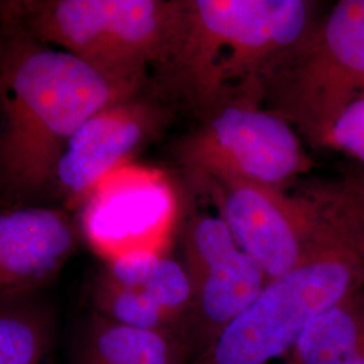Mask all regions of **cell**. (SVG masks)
<instances>
[{
	"instance_id": "15",
	"label": "cell",
	"mask_w": 364,
	"mask_h": 364,
	"mask_svg": "<svg viewBox=\"0 0 364 364\" xmlns=\"http://www.w3.org/2000/svg\"><path fill=\"white\" fill-rule=\"evenodd\" d=\"M53 341V311L38 294L0 301V364H49Z\"/></svg>"
},
{
	"instance_id": "13",
	"label": "cell",
	"mask_w": 364,
	"mask_h": 364,
	"mask_svg": "<svg viewBox=\"0 0 364 364\" xmlns=\"http://www.w3.org/2000/svg\"><path fill=\"white\" fill-rule=\"evenodd\" d=\"M73 364H192L178 335L122 326L95 313L78 333Z\"/></svg>"
},
{
	"instance_id": "16",
	"label": "cell",
	"mask_w": 364,
	"mask_h": 364,
	"mask_svg": "<svg viewBox=\"0 0 364 364\" xmlns=\"http://www.w3.org/2000/svg\"><path fill=\"white\" fill-rule=\"evenodd\" d=\"M326 147L350 154L364 166V99L338 117L328 136Z\"/></svg>"
},
{
	"instance_id": "10",
	"label": "cell",
	"mask_w": 364,
	"mask_h": 364,
	"mask_svg": "<svg viewBox=\"0 0 364 364\" xmlns=\"http://www.w3.org/2000/svg\"><path fill=\"white\" fill-rule=\"evenodd\" d=\"M81 209V237L108 260L131 251H164L176 201L162 174L126 165L107 176Z\"/></svg>"
},
{
	"instance_id": "4",
	"label": "cell",
	"mask_w": 364,
	"mask_h": 364,
	"mask_svg": "<svg viewBox=\"0 0 364 364\" xmlns=\"http://www.w3.org/2000/svg\"><path fill=\"white\" fill-rule=\"evenodd\" d=\"M180 0L1 1L0 19L139 92L169 50Z\"/></svg>"
},
{
	"instance_id": "12",
	"label": "cell",
	"mask_w": 364,
	"mask_h": 364,
	"mask_svg": "<svg viewBox=\"0 0 364 364\" xmlns=\"http://www.w3.org/2000/svg\"><path fill=\"white\" fill-rule=\"evenodd\" d=\"M80 239L77 221L64 209L0 207V301L38 294L64 269Z\"/></svg>"
},
{
	"instance_id": "6",
	"label": "cell",
	"mask_w": 364,
	"mask_h": 364,
	"mask_svg": "<svg viewBox=\"0 0 364 364\" xmlns=\"http://www.w3.org/2000/svg\"><path fill=\"white\" fill-rule=\"evenodd\" d=\"M177 153L192 178L282 189L312 165L289 123L250 105H230L205 119Z\"/></svg>"
},
{
	"instance_id": "9",
	"label": "cell",
	"mask_w": 364,
	"mask_h": 364,
	"mask_svg": "<svg viewBox=\"0 0 364 364\" xmlns=\"http://www.w3.org/2000/svg\"><path fill=\"white\" fill-rule=\"evenodd\" d=\"M88 294L91 313L122 326L178 335L186 341L191 281L181 262L164 251L139 250L105 260Z\"/></svg>"
},
{
	"instance_id": "11",
	"label": "cell",
	"mask_w": 364,
	"mask_h": 364,
	"mask_svg": "<svg viewBox=\"0 0 364 364\" xmlns=\"http://www.w3.org/2000/svg\"><path fill=\"white\" fill-rule=\"evenodd\" d=\"M168 111L138 96L105 107L87 119L68 141L52 188L70 207H81L112 171L126 166L166 123Z\"/></svg>"
},
{
	"instance_id": "5",
	"label": "cell",
	"mask_w": 364,
	"mask_h": 364,
	"mask_svg": "<svg viewBox=\"0 0 364 364\" xmlns=\"http://www.w3.org/2000/svg\"><path fill=\"white\" fill-rule=\"evenodd\" d=\"M362 99L364 0H341L270 72L262 108L326 147L338 117Z\"/></svg>"
},
{
	"instance_id": "14",
	"label": "cell",
	"mask_w": 364,
	"mask_h": 364,
	"mask_svg": "<svg viewBox=\"0 0 364 364\" xmlns=\"http://www.w3.org/2000/svg\"><path fill=\"white\" fill-rule=\"evenodd\" d=\"M287 364H364V287L312 321Z\"/></svg>"
},
{
	"instance_id": "2",
	"label": "cell",
	"mask_w": 364,
	"mask_h": 364,
	"mask_svg": "<svg viewBox=\"0 0 364 364\" xmlns=\"http://www.w3.org/2000/svg\"><path fill=\"white\" fill-rule=\"evenodd\" d=\"M3 27L0 186L22 200L52 188L64 147L87 119L138 92L19 27Z\"/></svg>"
},
{
	"instance_id": "3",
	"label": "cell",
	"mask_w": 364,
	"mask_h": 364,
	"mask_svg": "<svg viewBox=\"0 0 364 364\" xmlns=\"http://www.w3.org/2000/svg\"><path fill=\"white\" fill-rule=\"evenodd\" d=\"M364 287V171L338 180L309 257L270 279L192 364H266L291 351L320 314Z\"/></svg>"
},
{
	"instance_id": "8",
	"label": "cell",
	"mask_w": 364,
	"mask_h": 364,
	"mask_svg": "<svg viewBox=\"0 0 364 364\" xmlns=\"http://www.w3.org/2000/svg\"><path fill=\"white\" fill-rule=\"evenodd\" d=\"M182 251L192 287L186 343L193 362L258 299L270 278L240 250L220 216L197 215L188 221Z\"/></svg>"
},
{
	"instance_id": "1",
	"label": "cell",
	"mask_w": 364,
	"mask_h": 364,
	"mask_svg": "<svg viewBox=\"0 0 364 364\" xmlns=\"http://www.w3.org/2000/svg\"><path fill=\"white\" fill-rule=\"evenodd\" d=\"M314 10L306 0H180L158 87L203 122L230 105L262 107L266 78L317 23Z\"/></svg>"
},
{
	"instance_id": "7",
	"label": "cell",
	"mask_w": 364,
	"mask_h": 364,
	"mask_svg": "<svg viewBox=\"0 0 364 364\" xmlns=\"http://www.w3.org/2000/svg\"><path fill=\"white\" fill-rule=\"evenodd\" d=\"M198 181L208 189L237 246L270 279L297 267L317 245L329 181L306 185L294 193L247 182Z\"/></svg>"
}]
</instances>
